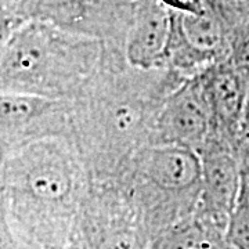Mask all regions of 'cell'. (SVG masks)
<instances>
[{
	"instance_id": "cell-17",
	"label": "cell",
	"mask_w": 249,
	"mask_h": 249,
	"mask_svg": "<svg viewBox=\"0 0 249 249\" xmlns=\"http://www.w3.org/2000/svg\"><path fill=\"white\" fill-rule=\"evenodd\" d=\"M172 11L181 14H201L205 10V0H160Z\"/></svg>"
},
{
	"instance_id": "cell-4",
	"label": "cell",
	"mask_w": 249,
	"mask_h": 249,
	"mask_svg": "<svg viewBox=\"0 0 249 249\" xmlns=\"http://www.w3.org/2000/svg\"><path fill=\"white\" fill-rule=\"evenodd\" d=\"M121 181L152 238L196 212L202 190L201 160L186 147L151 144L134 157Z\"/></svg>"
},
{
	"instance_id": "cell-3",
	"label": "cell",
	"mask_w": 249,
	"mask_h": 249,
	"mask_svg": "<svg viewBox=\"0 0 249 249\" xmlns=\"http://www.w3.org/2000/svg\"><path fill=\"white\" fill-rule=\"evenodd\" d=\"M114 52L122 50L93 36L25 21L0 50V93L73 101Z\"/></svg>"
},
{
	"instance_id": "cell-12",
	"label": "cell",
	"mask_w": 249,
	"mask_h": 249,
	"mask_svg": "<svg viewBox=\"0 0 249 249\" xmlns=\"http://www.w3.org/2000/svg\"><path fill=\"white\" fill-rule=\"evenodd\" d=\"M224 231L196 213L157 232L150 249H224Z\"/></svg>"
},
{
	"instance_id": "cell-13",
	"label": "cell",
	"mask_w": 249,
	"mask_h": 249,
	"mask_svg": "<svg viewBox=\"0 0 249 249\" xmlns=\"http://www.w3.org/2000/svg\"><path fill=\"white\" fill-rule=\"evenodd\" d=\"M224 240L234 249H249V196L242 190L230 214Z\"/></svg>"
},
{
	"instance_id": "cell-15",
	"label": "cell",
	"mask_w": 249,
	"mask_h": 249,
	"mask_svg": "<svg viewBox=\"0 0 249 249\" xmlns=\"http://www.w3.org/2000/svg\"><path fill=\"white\" fill-rule=\"evenodd\" d=\"M0 249H36L24 240L11 222L6 201L0 196Z\"/></svg>"
},
{
	"instance_id": "cell-14",
	"label": "cell",
	"mask_w": 249,
	"mask_h": 249,
	"mask_svg": "<svg viewBox=\"0 0 249 249\" xmlns=\"http://www.w3.org/2000/svg\"><path fill=\"white\" fill-rule=\"evenodd\" d=\"M226 60L249 76V18L234 29Z\"/></svg>"
},
{
	"instance_id": "cell-11",
	"label": "cell",
	"mask_w": 249,
	"mask_h": 249,
	"mask_svg": "<svg viewBox=\"0 0 249 249\" xmlns=\"http://www.w3.org/2000/svg\"><path fill=\"white\" fill-rule=\"evenodd\" d=\"M96 6L94 0H17L14 16L24 22H43L109 45L108 29L96 14Z\"/></svg>"
},
{
	"instance_id": "cell-1",
	"label": "cell",
	"mask_w": 249,
	"mask_h": 249,
	"mask_svg": "<svg viewBox=\"0 0 249 249\" xmlns=\"http://www.w3.org/2000/svg\"><path fill=\"white\" fill-rule=\"evenodd\" d=\"M183 79L166 70H142L114 52L104 68L72 101L70 140L93 183L121 181L134 157L154 144L166 96Z\"/></svg>"
},
{
	"instance_id": "cell-18",
	"label": "cell",
	"mask_w": 249,
	"mask_h": 249,
	"mask_svg": "<svg viewBox=\"0 0 249 249\" xmlns=\"http://www.w3.org/2000/svg\"><path fill=\"white\" fill-rule=\"evenodd\" d=\"M241 190L245 191L249 196V166L242 169V181H241Z\"/></svg>"
},
{
	"instance_id": "cell-16",
	"label": "cell",
	"mask_w": 249,
	"mask_h": 249,
	"mask_svg": "<svg viewBox=\"0 0 249 249\" xmlns=\"http://www.w3.org/2000/svg\"><path fill=\"white\" fill-rule=\"evenodd\" d=\"M237 152H238V157H240L241 163H242V169L249 166V101L248 106L245 108L242 124H241Z\"/></svg>"
},
{
	"instance_id": "cell-10",
	"label": "cell",
	"mask_w": 249,
	"mask_h": 249,
	"mask_svg": "<svg viewBox=\"0 0 249 249\" xmlns=\"http://www.w3.org/2000/svg\"><path fill=\"white\" fill-rule=\"evenodd\" d=\"M170 10L160 0H139L124 37L126 61L142 70L160 68L170 34Z\"/></svg>"
},
{
	"instance_id": "cell-6",
	"label": "cell",
	"mask_w": 249,
	"mask_h": 249,
	"mask_svg": "<svg viewBox=\"0 0 249 249\" xmlns=\"http://www.w3.org/2000/svg\"><path fill=\"white\" fill-rule=\"evenodd\" d=\"M72 101L0 93V158L46 137H71Z\"/></svg>"
},
{
	"instance_id": "cell-19",
	"label": "cell",
	"mask_w": 249,
	"mask_h": 249,
	"mask_svg": "<svg viewBox=\"0 0 249 249\" xmlns=\"http://www.w3.org/2000/svg\"><path fill=\"white\" fill-rule=\"evenodd\" d=\"M224 249H234V248H231L230 245H227V242H226V248H224Z\"/></svg>"
},
{
	"instance_id": "cell-9",
	"label": "cell",
	"mask_w": 249,
	"mask_h": 249,
	"mask_svg": "<svg viewBox=\"0 0 249 249\" xmlns=\"http://www.w3.org/2000/svg\"><path fill=\"white\" fill-rule=\"evenodd\" d=\"M212 115V137L237 150L240 129L249 101V76L229 60L214 62L199 73Z\"/></svg>"
},
{
	"instance_id": "cell-5",
	"label": "cell",
	"mask_w": 249,
	"mask_h": 249,
	"mask_svg": "<svg viewBox=\"0 0 249 249\" xmlns=\"http://www.w3.org/2000/svg\"><path fill=\"white\" fill-rule=\"evenodd\" d=\"M151 234L122 181L93 183L72 249H150Z\"/></svg>"
},
{
	"instance_id": "cell-8",
	"label": "cell",
	"mask_w": 249,
	"mask_h": 249,
	"mask_svg": "<svg viewBox=\"0 0 249 249\" xmlns=\"http://www.w3.org/2000/svg\"><path fill=\"white\" fill-rule=\"evenodd\" d=\"M202 166V190L196 214L226 232L242 181V163L237 150L211 137L198 151Z\"/></svg>"
},
{
	"instance_id": "cell-7",
	"label": "cell",
	"mask_w": 249,
	"mask_h": 249,
	"mask_svg": "<svg viewBox=\"0 0 249 249\" xmlns=\"http://www.w3.org/2000/svg\"><path fill=\"white\" fill-rule=\"evenodd\" d=\"M212 133V115L199 75L183 79L162 104L154 144L178 145L198 152Z\"/></svg>"
},
{
	"instance_id": "cell-2",
	"label": "cell",
	"mask_w": 249,
	"mask_h": 249,
	"mask_svg": "<svg viewBox=\"0 0 249 249\" xmlns=\"http://www.w3.org/2000/svg\"><path fill=\"white\" fill-rule=\"evenodd\" d=\"M91 178L68 137L21 145L0 162V196L19 235L36 249H72Z\"/></svg>"
}]
</instances>
